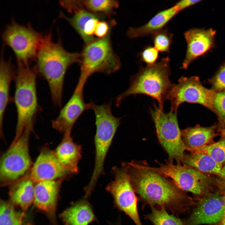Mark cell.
<instances>
[{
  "instance_id": "1",
  "label": "cell",
  "mask_w": 225,
  "mask_h": 225,
  "mask_svg": "<svg viewBox=\"0 0 225 225\" xmlns=\"http://www.w3.org/2000/svg\"><path fill=\"white\" fill-rule=\"evenodd\" d=\"M134 191L144 205L163 208L174 214L184 213L193 201L172 180L147 168L144 162L123 163Z\"/></svg>"
},
{
  "instance_id": "2",
  "label": "cell",
  "mask_w": 225,
  "mask_h": 225,
  "mask_svg": "<svg viewBox=\"0 0 225 225\" xmlns=\"http://www.w3.org/2000/svg\"><path fill=\"white\" fill-rule=\"evenodd\" d=\"M81 54L71 52L63 47L60 38L56 42L52 33L43 35L36 59L35 68L47 81L52 100L61 107L62 101L63 84L66 73L72 64L79 63Z\"/></svg>"
},
{
  "instance_id": "3",
  "label": "cell",
  "mask_w": 225,
  "mask_h": 225,
  "mask_svg": "<svg viewBox=\"0 0 225 225\" xmlns=\"http://www.w3.org/2000/svg\"><path fill=\"white\" fill-rule=\"evenodd\" d=\"M170 61V58L167 57L154 64L141 68L137 74L131 78L128 89L115 98L116 106H118L127 97L142 94L156 99L158 108L163 109L174 85L169 79Z\"/></svg>"
},
{
  "instance_id": "4",
  "label": "cell",
  "mask_w": 225,
  "mask_h": 225,
  "mask_svg": "<svg viewBox=\"0 0 225 225\" xmlns=\"http://www.w3.org/2000/svg\"><path fill=\"white\" fill-rule=\"evenodd\" d=\"M38 73L35 68L29 65L18 64L14 78V101L17 120L13 144L26 129L32 131L38 109L36 78Z\"/></svg>"
},
{
  "instance_id": "5",
  "label": "cell",
  "mask_w": 225,
  "mask_h": 225,
  "mask_svg": "<svg viewBox=\"0 0 225 225\" xmlns=\"http://www.w3.org/2000/svg\"><path fill=\"white\" fill-rule=\"evenodd\" d=\"M111 105V101L101 105H97L93 102L91 105V109L94 114L96 127L95 159L90 181L84 188L85 194L87 196H90L99 178L104 173L105 158L122 118L113 115Z\"/></svg>"
},
{
  "instance_id": "6",
  "label": "cell",
  "mask_w": 225,
  "mask_h": 225,
  "mask_svg": "<svg viewBox=\"0 0 225 225\" xmlns=\"http://www.w3.org/2000/svg\"><path fill=\"white\" fill-rule=\"evenodd\" d=\"M114 26L104 37L96 38L85 45L80 53L78 82L85 84L89 77L95 73L110 74L120 69L121 66L120 59L114 52L110 39Z\"/></svg>"
},
{
  "instance_id": "7",
  "label": "cell",
  "mask_w": 225,
  "mask_h": 225,
  "mask_svg": "<svg viewBox=\"0 0 225 225\" xmlns=\"http://www.w3.org/2000/svg\"><path fill=\"white\" fill-rule=\"evenodd\" d=\"M159 164L158 167L148 165L146 167L167 178H170L183 191L202 196L210 192L214 185L216 186L217 178L185 164H174L169 161L165 164Z\"/></svg>"
},
{
  "instance_id": "8",
  "label": "cell",
  "mask_w": 225,
  "mask_h": 225,
  "mask_svg": "<svg viewBox=\"0 0 225 225\" xmlns=\"http://www.w3.org/2000/svg\"><path fill=\"white\" fill-rule=\"evenodd\" d=\"M150 113L154 123L158 138L167 152L169 161L182 162L186 148L177 119V111L165 113L154 104Z\"/></svg>"
},
{
  "instance_id": "9",
  "label": "cell",
  "mask_w": 225,
  "mask_h": 225,
  "mask_svg": "<svg viewBox=\"0 0 225 225\" xmlns=\"http://www.w3.org/2000/svg\"><path fill=\"white\" fill-rule=\"evenodd\" d=\"M43 36L30 25H21L13 20L5 28L2 38L14 52L18 64L27 65L36 60Z\"/></svg>"
},
{
  "instance_id": "10",
  "label": "cell",
  "mask_w": 225,
  "mask_h": 225,
  "mask_svg": "<svg viewBox=\"0 0 225 225\" xmlns=\"http://www.w3.org/2000/svg\"><path fill=\"white\" fill-rule=\"evenodd\" d=\"M31 131L26 130L1 157L0 181L2 185H11L22 178L30 167L28 143Z\"/></svg>"
},
{
  "instance_id": "11",
  "label": "cell",
  "mask_w": 225,
  "mask_h": 225,
  "mask_svg": "<svg viewBox=\"0 0 225 225\" xmlns=\"http://www.w3.org/2000/svg\"><path fill=\"white\" fill-rule=\"evenodd\" d=\"M216 93L205 87L197 76L182 77L169 95L170 110L177 112L180 104L187 102L201 104L212 111Z\"/></svg>"
},
{
  "instance_id": "12",
  "label": "cell",
  "mask_w": 225,
  "mask_h": 225,
  "mask_svg": "<svg viewBox=\"0 0 225 225\" xmlns=\"http://www.w3.org/2000/svg\"><path fill=\"white\" fill-rule=\"evenodd\" d=\"M114 179L106 187L112 196L115 205L119 210L131 218L136 225H143L138 208V197L124 168H112Z\"/></svg>"
},
{
  "instance_id": "13",
  "label": "cell",
  "mask_w": 225,
  "mask_h": 225,
  "mask_svg": "<svg viewBox=\"0 0 225 225\" xmlns=\"http://www.w3.org/2000/svg\"><path fill=\"white\" fill-rule=\"evenodd\" d=\"M225 214L224 193L209 192L202 196L186 225L217 224Z\"/></svg>"
},
{
  "instance_id": "14",
  "label": "cell",
  "mask_w": 225,
  "mask_h": 225,
  "mask_svg": "<svg viewBox=\"0 0 225 225\" xmlns=\"http://www.w3.org/2000/svg\"><path fill=\"white\" fill-rule=\"evenodd\" d=\"M84 85L78 82L70 98L62 108L58 117L52 121L53 128L63 133L71 132L80 116L85 111L91 109L92 102L86 103L84 99Z\"/></svg>"
},
{
  "instance_id": "15",
  "label": "cell",
  "mask_w": 225,
  "mask_h": 225,
  "mask_svg": "<svg viewBox=\"0 0 225 225\" xmlns=\"http://www.w3.org/2000/svg\"><path fill=\"white\" fill-rule=\"evenodd\" d=\"M216 33L212 28H192L184 32L187 48L182 69H187L193 61L214 47Z\"/></svg>"
},
{
  "instance_id": "16",
  "label": "cell",
  "mask_w": 225,
  "mask_h": 225,
  "mask_svg": "<svg viewBox=\"0 0 225 225\" xmlns=\"http://www.w3.org/2000/svg\"><path fill=\"white\" fill-rule=\"evenodd\" d=\"M71 175L61 164L54 152L47 148L41 151L29 174L34 183L42 180L62 179Z\"/></svg>"
},
{
  "instance_id": "17",
  "label": "cell",
  "mask_w": 225,
  "mask_h": 225,
  "mask_svg": "<svg viewBox=\"0 0 225 225\" xmlns=\"http://www.w3.org/2000/svg\"><path fill=\"white\" fill-rule=\"evenodd\" d=\"M62 179L40 181L36 182L34 185V205L52 218H55L58 194Z\"/></svg>"
},
{
  "instance_id": "18",
  "label": "cell",
  "mask_w": 225,
  "mask_h": 225,
  "mask_svg": "<svg viewBox=\"0 0 225 225\" xmlns=\"http://www.w3.org/2000/svg\"><path fill=\"white\" fill-rule=\"evenodd\" d=\"M71 132L64 133L61 142L54 152L63 167L73 175L78 172V164L82 157V150L80 145L74 142Z\"/></svg>"
},
{
  "instance_id": "19",
  "label": "cell",
  "mask_w": 225,
  "mask_h": 225,
  "mask_svg": "<svg viewBox=\"0 0 225 225\" xmlns=\"http://www.w3.org/2000/svg\"><path fill=\"white\" fill-rule=\"evenodd\" d=\"M179 12L174 5L160 11L143 25L138 28L130 27L126 34L130 38L152 35L163 29Z\"/></svg>"
},
{
  "instance_id": "20",
  "label": "cell",
  "mask_w": 225,
  "mask_h": 225,
  "mask_svg": "<svg viewBox=\"0 0 225 225\" xmlns=\"http://www.w3.org/2000/svg\"><path fill=\"white\" fill-rule=\"evenodd\" d=\"M217 131L218 132L217 125L209 127L196 125L182 130V137L186 150L191 152L213 143V139L217 135Z\"/></svg>"
},
{
  "instance_id": "21",
  "label": "cell",
  "mask_w": 225,
  "mask_h": 225,
  "mask_svg": "<svg viewBox=\"0 0 225 225\" xmlns=\"http://www.w3.org/2000/svg\"><path fill=\"white\" fill-rule=\"evenodd\" d=\"M84 198L63 211L61 215L65 225H89L96 220L92 208Z\"/></svg>"
},
{
  "instance_id": "22",
  "label": "cell",
  "mask_w": 225,
  "mask_h": 225,
  "mask_svg": "<svg viewBox=\"0 0 225 225\" xmlns=\"http://www.w3.org/2000/svg\"><path fill=\"white\" fill-rule=\"evenodd\" d=\"M34 183L29 175L11 184L9 196L11 202L26 210L34 202Z\"/></svg>"
},
{
  "instance_id": "23",
  "label": "cell",
  "mask_w": 225,
  "mask_h": 225,
  "mask_svg": "<svg viewBox=\"0 0 225 225\" xmlns=\"http://www.w3.org/2000/svg\"><path fill=\"white\" fill-rule=\"evenodd\" d=\"M2 55L0 63V130L2 135L3 123L4 113L9 102L11 82L15 76L10 60H6Z\"/></svg>"
},
{
  "instance_id": "24",
  "label": "cell",
  "mask_w": 225,
  "mask_h": 225,
  "mask_svg": "<svg viewBox=\"0 0 225 225\" xmlns=\"http://www.w3.org/2000/svg\"><path fill=\"white\" fill-rule=\"evenodd\" d=\"M182 162L202 172L218 176L222 167L208 155L195 152L184 154Z\"/></svg>"
},
{
  "instance_id": "25",
  "label": "cell",
  "mask_w": 225,
  "mask_h": 225,
  "mask_svg": "<svg viewBox=\"0 0 225 225\" xmlns=\"http://www.w3.org/2000/svg\"><path fill=\"white\" fill-rule=\"evenodd\" d=\"M72 14V16L70 17L62 13L60 15L61 18L67 21L83 40L85 38V32L91 20L100 15L95 14L83 8L77 9Z\"/></svg>"
},
{
  "instance_id": "26",
  "label": "cell",
  "mask_w": 225,
  "mask_h": 225,
  "mask_svg": "<svg viewBox=\"0 0 225 225\" xmlns=\"http://www.w3.org/2000/svg\"><path fill=\"white\" fill-rule=\"evenodd\" d=\"M82 7L95 14L110 17L115 14L114 10L119 7V2L114 0H79Z\"/></svg>"
},
{
  "instance_id": "27",
  "label": "cell",
  "mask_w": 225,
  "mask_h": 225,
  "mask_svg": "<svg viewBox=\"0 0 225 225\" xmlns=\"http://www.w3.org/2000/svg\"><path fill=\"white\" fill-rule=\"evenodd\" d=\"M151 212L145 215V218L154 225H186L182 220L169 214L164 208L151 206Z\"/></svg>"
},
{
  "instance_id": "28",
  "label": "cell",
  "mask_w": 225,
  "mask_h": 225,
  "mask_svg": "<svg viewBox=\"0 0 225 225\" xmlns=\"http://www.w3.org/2000/svg\"><path fill=\"white\" fill-rule=\"evenodd\" d=\"M23 216L15 209L12 202L1 200L0 225H22Z\"/></svg>"
},
{
  "instance_id": "29",
  "label": "cell",
  "mask_w": 225,
  "mask_h": 225,
  "mask_svg": "<svg viewBox=\"0 0 225 225\" xmlns=\"http://www.w3.org/2000/svg\"><path fill=\"white\" fill-rule=\"evenodd\" d=\"M191 152L207 154L223 167L225 165V137H222L218 142L196 148Z\"/></svg>"
},
{
  "instance_id": "30",
  "label": "cell",
  "mask_w": 225,
  "mask_h": 225,
  "mask_svg": "<svg viewBox=\"0 0 225 225\" xmlns=\"http://www.w3.org/2000/svg\"><path fill=\"white\" fill-rule=\"evenodd\" d=\"M173 35L167 28H164L156 32L151 35L153 46L159 52H169L173 42Z\"/></svg>"
},
{
  "instance_id": "31",
  "label": "cell",
  "mask_w": 225,
  "mask_h": 225,
  "mask_svg": "<svg viewBox=\"0 0 225 225\" xmlns=\"http://www.w3.org/2000/svg\"><path fill=\"white\" fill-rule=\"evenodd\" d=\"M212 111L217 116L218 132L225 128V90L216 93Z\"/></svg>"
},
{
  "instance_id": "32",
  "label": "cell",
  "mask_w": 225,
  "mask_h": 225,
  "mask_svg": "<svg viewBox=\"0 0 225 225\" xmlns=\"http://www.w3.org/2000/svg\"><path fill=\"white\" fill-rule=\"evenodd\" d=\"M209 81L211 85V89L216 92L225 90V62Z\"/></svg>"
},
{
  "instance_id": "33",
  "label": "cell",
  "mask_w": 225,
  "mask_h": 225,
  "mask_svg": "<svg viewBox=\"0 0 225 225\" xmlns=\"http://www.w3.org/2000/svg\"><path fill=\"white\" fill-rule=\"evenodd\" d=\"M159 52L154 46L148 45L143 48L138 55L141 61L147 65H151L156 62L159 57Z\"/></svg>"
},
{
  "instance_id": "34",
  "label": "cell",
  "mask_w": 225,
  "mask_h": 225,
  "mask_svg": "<svg viewBox=\"0 0 225 225\" xmlns=\"http://www.w3.org/2000/svg\"><path fill=\"white\" fill-rule=\"evenodd\" d=\"M115 23L114 20L108 22L103 20L100 21L96 26L94 35L98 38L104 37L107 34L111 27L115 25Z\"/></svg>"
},
{
  "instance_id": "35",
  "label": "cell",
  "mask_w": 225,
  "mask_h": 225,
  "mask_svg": "<svg viewBox=\"0 0 225 225\" xmlns=\"http://www.w3.org/2000/svg\"><path fill=\"white\" fill-rule=\"evenodd\" d=\"M201 0H182L177 2L175 4L180 12L191 6L199 3Z\"/></svg>"
},
{
  "instance_id": "36",
  "label": "cell",
  "mask_w": 225,
  "mask_h": 225,
  "mask_svg": "<svg viewBox=\"0 0 225 225\" xmlns=\"http://www.w3.org/2000/svg\"><path fill=\"white\" fill-rule=\"evenodd\" d=\"M219 178H217V186L219 192H225V165L223 166Z\"/></svg>"
},
{
  "instance_id": "37",
  "label": "cell",
  "mask_w": 225,
  "mask_h": 225,
  "mask_svg": "<svg viewBox=\"0 0 225 225\" xmlns=\"http://www.w3.org/2000/svg\"><path fill=\"white\" fill-rule=\"evenodd\" d=\"M219 132L220 133V134L222 137H225V128L220 130Z\"/></svg>"
},
{
  "instance_id": "38",
  "label": "cell",
  "mask_w": 225,
  "mask_h": 225,
  "mask_svg": "<svg viewBox=\"0 0 225 225\" xmlns=\"http://www.w3.org/2000/svg\"><path fill=\"white\" fill-rule=\"evenodd\" d=\"M220 225H225V214L220 222Z\"/></svg>"
},
{
  "instance_id": "39",
  "label": "cell",
  "mask_w": 225,
  "mask_h": 225,
  "mask_svg": "<svg viewBox=\"0 0 225 225\" xmlns=\"http://www.w3.org/2000/svg\"><path fill=\"white\" fill-rule=\"evenodd\" d=\"M28 225H31V224H28Z\"/></svg>"
},
{
  "instance_id": "40",
  "label": "cell",
  "mask_w": 225,
  "mask_h": 225,
  "mask_svg": "<svg viewBox=\"0 0 225 225\" xmlns=\"http://www.w3.org/2000/svg\"><path fill=\"white\" fill-rule=\"evenodd\" d=\"M224 194H225V193H224Z\"/></svg>"
}]
</instances>
